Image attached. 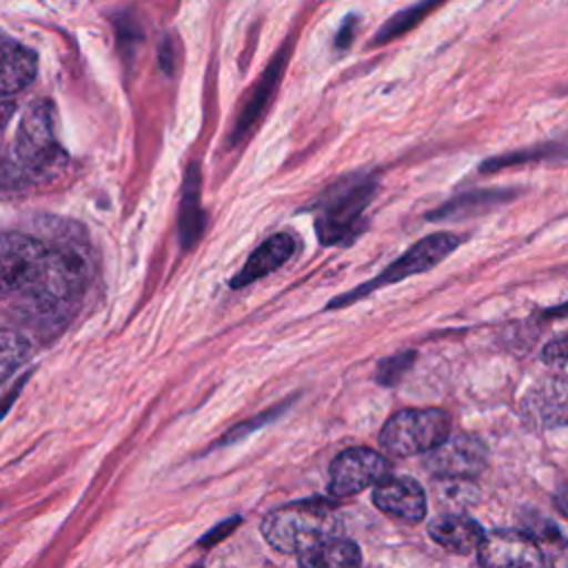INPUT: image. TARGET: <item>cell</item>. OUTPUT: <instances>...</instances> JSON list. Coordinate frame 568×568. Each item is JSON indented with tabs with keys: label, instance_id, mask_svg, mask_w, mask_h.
<instances>
[{
	"label": "cell",
	"instance_id": "1",
	"mask_svg": "<svg viewBox=\"0 0 568 568\" xmlns=\"http://www.w3.org/2000/svg\"><path fill=\"white\" fill-rule=\"evenodd\" d=\"M339 528L333 506L320 499L282 506L262 521L264 539L280 552H302L322 539L337 537Z\"/></svg>",
	"mask_w": 568,
	"mask_h": 568
},
{
	"label": "cell",
	"instance_id": "2",
	"mask_svg": "<svg viewBox=\"0 0 568 568\" xmlns=\"http://www.w3.org/2000/svg\"><path fill=\"white\" fill-rule=\"evenodd\" d=\"M377 191L371 175H348L320 195L311 211L315 213V233L324 246L355 237L357 224Z\"/></svg>",
	"mask_w": 568,
	"mask_h": 568
},
{
	"label": "cell",
	"instance_id": "3",
	"mask_svg": "<svg viewBox=\"0 0 568 568\" xmlns=\"http://www.w3.org/2000/svg\"><path fill=\"white\" fill-rule=\"evenodd\" d=\"M450 433V415L442 408H404L379 433L382 448L393 457L422 455L437 448Z\"/></svg>",
	"mask_w": 568,
	"mask_h": 568
},
{
	"label": "cell",
	"instance_id": "4",
	"mask_svg": "<svg viewBox=\"0 0 568 568\" xmlns=\"http://www.w3.org/2000/svg\"><path fill=\"white\" fill-rule=\"evenodd\" d=\"M462 244V240L455 235V233H433V235H426L422 240H417L410 248H406L395 262H390L379 275H375L373 280L364 282L362 286L353 288V291H346L344 295L335 297L328 308H337V306H346L368 293H373L375 288L379 286H386V284H397L406 277H413V275H419V273H426L430 268H435L439 262H444L457 246Z\"/></svg>",
	"mask_w": 568,
	"mask_h": 568
},
{
	"label": "cell",
	"instance_id": "5",
	"mask_svg": "<svg viewBox=\"0 0 568 568\" xmlns=\"http://www.w3.org/2000/svg\"><path fill=\"white\" fill-rule=\"evenodd\" d=\"M16 158L22 169L40 175L64 164V151L55 138L53 106L49 102H36L27 109L16 135Z\"/></svg>",
	"mask_w": 568,
	"mask_h": 568
},
{
	"label": "cell",
	"instance_id": "6",
	"mask_svg": "<svg viewBox=\"0 0 568 568\" xmlns=\"http://www.w3.org/2000/svg\"><path fill=\"white\" fill-rule=\"evenodd\" d=\"M49 248L24 233H0V295L31 291L44 271Z\"/></svg>",
	"mask_w": 568,
	"mask_h": 568
},
{
	"label": "cell",
	"instance_id": "7",
	"mask_svg": "<svg viewBox=\"0 0 568 568\" xmlns=\"http://www.w3.org/2000/svg\"><path fill=\"white\" fill-rule=\"evenodd\" d=\"M488 462V450L479 437L455 435L446 437L437 448L426 453L424 466L444 479H468L477 477Z\"/></svg>",
	"mask_w": 568,
	"mask_h": 568
},
{
	"label": "cell",
	"instance_id": "8",
	"mask_svg": "<svg viewBox=\"0 0 568 568\" xmlns=\"http://www.w3.org/2000/svg\"><path fill=\"white\" fill-rule=\"evenodd\" d=\"M388 475V462L371 448H346L331 464L328 490L333 497H348L375 486Z\"/></svg>",
	"mask_w": 568,
	"mask_h": 568
},
{
	"label": "cell",
	"instance_id": "9",
	"mask_svg": "<svg viewBox=\"0 0 568 568\" xmlns=\"http://www.w3.org/2000/svg\"><path fill=\"white\" fill-rule=\"evenodd\" d=\"M481 568H541L544 555L539 546L521 530H493L481 537L479 546Z\"/></svg>",
	"mask_w": 568,
	"mask_h": 568
},
{
	"label": "cell",
	"instance_id": "10",
	"mask_svg": "<svg viewBox=\"0 0 568 568\" xmlns=\"http://www.w3.org/2000/svg\"><path fill=\"white\" fill-rule=\"evenodd\" d=\"M373 504L397 519L422 521L426 515V495L410 477H384L373 488Z\"/></svg>",
	"mask_w": 568,
	"mask_h": 568
},
{
	"label": "cell",
	"instance_id": "11",
	"mask_svg": "<svg viewBox=\"0 0 568 568\" xmlns=\"http://www.w3.org/2000/svg\"><path fill=\"white\" fill-rule=\"evenodd\" d=\"M286 60H288V47L280 49V53L268 62L266 71H264V73L260 75V80L255 82V87H253V91H251L246 104L242 106V111H240V115H237V120H235V126H233V131H231V144H237L240 140H244V138L251 133V129L260 122V118H262V113H264L268 100L273 98V93H275V89H277V84H280L282 71H284V67H286Z\"/></svg>",
	"mask_w": 568,
	"mask_h": 568
},
{
	"label": "cell",
	"instance_id": "12",
	"mask_svg": "<svg viewBox=\"0 0 568 568\" xmlns=\"http://www.w3.org/2000/svg\"><path fill=\"white\" fill-rule=\"evenodd\" d=\"M295 248H297V244H295L293 235H288V233L271 235L248 255V260L242 264V268L231 280V288H242L246 284L262 280L264 275H271L284 262H288V257L295 253Z\"/></svg>",
	"mask_w": 568,
	"mask_h": 568
},
{
	"label": "cell",
	"instance_id": "13",
	"mask_svg": "<svg viewBox=\"0 0 568 568\" xmlns=\"http://www.w3.org/2000/svg\"><path fill=\"white\" fill-rule=\"evenodd\" d=\"M38 71V58L31 49L13 42L0 40V98L22 91Z\"/></svg>",
	"mask_w": 568,
	"mask_h": 568
},
{
	"label": "cell",
	"instance_id": "14",
	"mask_svg": "<svg viewBox=\"0 0 568 568\" xmlns=\"http://www.w3.org/2000/svg\"><path fill=\"white\" fill-rule=\"evenodd\" d=\"M204 231V211H202V184L200 169L191 164L180 195V213H178V237L182 248L193 246Z\"/></svg>",
	"mask_w": 568,
	"mask_h": 568
},
{
	"label": "cell",
	"instance_id": "15",
	"mask_svg": "<svg viewBox=\"0 0 568 568\" xmlns=\"http://www.w3.org/2000/svg\"><path fill=\"white\" fill-rule=\"evenodd\" d=\"M428 535L435 544L450 552L466 555L470 550H477L484 530L481 526L464 515H442L428 526Z\"/></svg>",
	"mask_w": 568,
	"mask_h": 568
},
{
	"label": "cell",
	"instance_id": "16",
	"mask_svg": "<svg viewBox=\"0 0 568 568\" xmlns=\"http://www.w3.org/2000/svg\"><path fill=\"white\" fill-rule=\"evenodd\" d=\"M297 561L302 568H359L362 552L348 539L328 537L302 550Z\"/></svg>",
	"mask_w": 568,
	"mask_h": 568
},
{
	"label": "cell",
	"instance_id": "17",
	"mask_svg": "<svg viewBox=\"0 0 568 568\" xmlns=\"http://www.w3.org/2000/svg\"><path fill=\"white\" fill-rule=\"evenodd\" d=\"M513 197L510 191H473L466 195H459L446 204H442L437 211L428 213L430 220H444V217H459V215H470V213H479L486 211L495 204H499L501 200Z\"/></svg>",
	"mask_w": 568,
	"mask_h": 568
},
{
	"label": "cell",
	"instance_id": "18",
	"mask_svg": "<svg viewBox=\"0 0 568 568\" xmlns=\"http://www.w3.org/2000/svg\"><path fill=\"white\" fill-rule=\"evenodd\" d=\"M439 2H444V0H419V2H415V4H410V7H406V9H402V11H397L393 18H388V20L379 27V31L373 36L371 44H384V42H388V40H393V38L406 33V31L413 29L419 20H424L433 9H437Z\"/></svg>",
	"mask_w": 568,
	"mask_h": 568
},
{
	"label": "cell",
	"instance_id": "19",
	"mask_svg": "<svg viewBox=\"0 0 568 568\" xmlns=\"http://www.w3.org/2000/svg\"><path fill=\"white\" fill-rule=\"evenodd\" d=\"M29 342L24 335L0 328V384L27 359Z\"/></svg>",
	"mask_w": 568,
	"mask_h": 568
},
{
	"label": "cell",
	"instance_id": "20",
	"mask_svg": "<svg viewBox=\"0 0 568 568\" xmlns=\"http://www.w3.org/2000/svg\"><path fill=\"white\" fill-rule=\"evenodd\" d=\"M555 153L552 144H544V146H532V149H524V151H515V153H506L501 158H490L486 160L479 169L481 171H497V169H506L510 164H521V162H532V160H541Z\"/></svg>",
	"mask_w": 568,
	"mask_h": 568
},
{
	"label": "cell",
	"instance_id": "21",
	"mask_svg": "<svg viewBox=\"0 0 568 568\" xmlns=\"http://www.w3.org/2000/svg\"><path fill=\"white\" fill-rule=\"evenodd\" d=\"M415 353H399L390 359H384L382 366H379V379L384 384H395L399 379V375L410 366Z\"/></svg>",
	"mask_w": 568,
	"mask_h": 568
},
{
	"label": "cell",
	"instance_id": "22",
	"mask_svg": "<svg viewBox=\"0 0 568 568\" xmlns=\"http://www.w3.org/2000/svg\"><path fill=\"white\" fill-rule=\"evenodd\" d=\"M544 359L550 362V364H557V366H564L566 362V339L564 337H557L555 342H550L544 351Z\"/></svg>",
	"mask_w": 568,
	"mask_h": 568
},
{
	"label": "cell",
	"instance_id": "23",
	"mask_svg": "<svg viewBox=\"0 0 568 568\" xmlns=\"http://www.w3.org/2000/svg\"><path fill=\"white\" fill-rule=\"evenodd\" d=\"M351 22H353V18H348L346 22H344V27H342V31H339V36L335 38V44L337 47H348V42H351V36H353V27H351Z\"/></svg>",
	"mask_w": 568,
	"mask_h": 568
},
{
	"label": "cell",
	"instance_id": "24",
	"mask_svg": "<svg viewBox=\"0 0 568 568\" xmlns=\"http://www.w3.org/2000/svg\"><path fill=\"white\" fill-rule=\"evenodd\" d=\"M13 102H0V129L4 126V122L11 118V113H13Z\"/></svg>",
	"mask_w": 568,
	"mask_h": 568
}]
</instances>
